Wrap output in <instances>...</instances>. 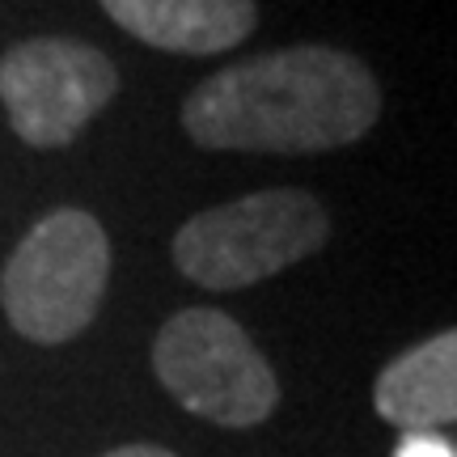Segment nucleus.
<instances>
[{
    "label": "nucleus",
    "mask_w": 457,
    "mask_h": 457,
    "mask_svg": "<svg viewBox=\"0 0 457 457\" xmlns=\"http://www.w3.org/2000/svg\"><path fill=\"white\" fill-rule=\"evenodd\" d=\"M377 114L381 89L360 55L301 43L199 81L182 102V128L199 148L322 153L356 145Z\"/></svg>",
    "instance_id": "obj_1"
},
{
    "label": "nucleus",
    "mask_w": 457,
    "mask_h": 457,
    "mask_svg": "<svg viewBox=\"0 0 457 457\" xmlns=\"http://www.w3.org/2000/svg\"><path fill=\"white\" fill-rule=\"evenodd\" d=\"M327 237V208L310 191L271 187L191 216L174 233V267L199 288H250L310 259Z\"/></svg>",
    "instance_id": "obj_2"
},
{
    "label": "nucleus",
    "mask_w": 457,
    "mask_h": 457,
    "mask_svg": "<svg viewBox=\"0 0 457 457\" xmlns=\"http://www.w3.org/2000/svg\"><path fill=\"white\" fill-rule=\"evenodd\" d=\"M111 279L106 228L81 208H60L17 242L0 271V305L34 343L77 339L102 310Z\"/></svg>",
    "instance_id": "obj_3"
},
{
    "label": "nucleus",
    "mask_w": 457,
    "mask_h": 457,
    "mask_svg": "<svg viewBox=\"0 0 457 457\" xmlns=\"http://www.w3.org/2000/svg\"><path fill=\"white\" fill-rule=\"evenodd\" d=\"M153 373L170 398L220 428H259L279 407V381L228 313L182 310L153 343Z\"/></svg>",
    "instance_id": "obj_4"
},
{
    "label": "nucleus",
    "mask_w": 457,
    "mask_h": 457,
    "mask_svg": "<svg viewBox=\"0 0 457 457\" xmlns=\"http://www.w3.org/2000/svg\"><path fill=\"white\" fill-rule=\"evenodd\" d=\"M114 94V64L77 38H26L0 55V106L34 148L72 145Z\"/></svg>",
    "instance_id": "obj_5"
},
{
    "label": "nucleus",
    "mask_w": 457,
    "mask_h": 457,
    "mask_svg": "<svg viewBox=\"0 0 457 457\" xmlns=\"http://www.w3.org/2000/svg\"><path fill=\"white\" fill-rule=\"evenodd\" d=\"M119 30L174 55H216L259 26L254 0H98Z\"/></svg>",
    "instance_id": "obj_6"
},
{
    "label": "nucleus",
    "mask_w": 457,
    "mask_h": 457,
    "mask_svg": "<svg viewBox=\"0 0 457 457\" xmlns=\"http://www.w3.org/2000/svg\"><path fill=\"white\" fill-rule=\"evenodd\" d=\"M373 407L403 432H436L457 420V335L441 330L390 360L373 386Z\"/></svg>",
    "instance_id": "obj_7"
},
{
    "label": "nucleus",
    "mask_w": 457,
    "mask_h": 457,
    "mask_svg": "<svg viewBox=\"0 0 457 457\" xmlns=\"http://www.w3.org/2000/svg\"><path fill=\"white\" fill-rule=\"evenodd\" d=\"M394 457H457V453L441 432H403Z\"/></svg>",
    "instance_id": "obj_8"
},
{
    "label": "nucleus",
    "mask_w": 457,
    "mask_h": 457,
    "mask_svg": "<svg viewBox=\"0 0 457 457\" xmlns=\"http://www.w3.org/2000/svg\"><path fill=\"white\" fill-rule=\"evenodd\" d=\"M102 457H174L170 449H157V445H123V449H111Z\"/></svg>",
    "instance_id": "obj_9"
}]
</instances>
